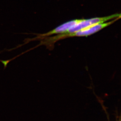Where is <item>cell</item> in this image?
<instances>
[{"label":"cell","instance_id":"obj_2","mask_svg":"<svg viewBox=\"0 0 121 121\" xmlns=\"http://www.w3.org/2000/svg\"><path fill=\"white\" fill-rule=\"evenodd\" d=\"M80 21V19H76L69 21L61 24L52 31L47 32L46 33L37 34V37H50V36L53 35H58L64 33L66 32L69 29L73 26L77 24Z\"/></svg>","mask_w":121,"mask_h":121},{"label":"cell","instance_id":"obj_3","mask_svg":"<svg viewBox=\"0 0 121 121\" xmlns=\"http://www.w3.org/2000/svg\"><path fill=\"white\" fill-rule=\"evenodd\" d=\"M120 121V120H119V121Z\"/></svg>","mask_w":121,"mask_h":121},{"label":"cell","instance_id":"obj_1","mask_svg":"<svg viewBox=\"0 0 121 121\" xmlns=\"http://www.w3.org/2000/svg\"><path fill=\"white\" fill-rule=\"evenodd\" d=\"M120 18H117L109 21V22L99 23L95 24L91 26L87 27L83 30L72 33H64L57 35L52 37H44L42 40V43L46 46L49 49H53L55 42L57 41L69 37H87L88 36L94 34L102 29L110 25L118 20Z\"/></svg>","mask_w":121,"mask_h":121}]
</instances>
